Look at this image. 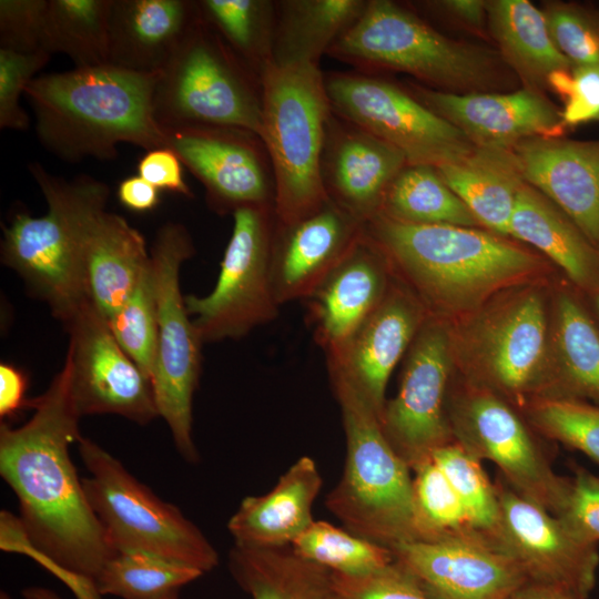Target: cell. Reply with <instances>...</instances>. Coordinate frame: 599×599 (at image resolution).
<instances>
[{"mask_svg":"<svg viewBox=\"0 0 599 599\" xmlns=\"http://www.w3.org/2000/svg\"><path fill=\"white\" fill-rule=\"evenodd\" d=\"M30 407L34 413L22 426L0 425V474L20 509V519L1 525L0 548L30 556L82 599L116 551L70 456V446L82 436L67 357Z\"/></svg>","mask_w":599,"mask_h":599,"instance_id":"6da1fadb","label":"cell"},{"mask_svg":"<svg viewBox=\"0 0 599 599\" xmlns=\"http://www.w3.org/2000/svg\"><path fill=\"white\" fill-rule=\"evenodd\" d=\"M366 235L430 316L460 319L512 286L562 275L534 248L483 227L409 224L376 215Z\"/></svg>","mask_w":599,"mask_h":599,"instance_id":"7a4b0ae2","label":"cell"},{"mask_svg":"<svg viewBox=\"0 0 599 599\" xmlns=\"http://www.w3.org/2000/svg\"><path fill=\"white\" fill-rule=\"evenodd\" d=\"M156 75L103 64L35 77L24 97L39 142L70 163L115 159L120 143L164 148L152 106Z\"/></svg>","mask_w":599,"mask_h":599,"instance_id":"3957f363","label":"cell"},{"mask_svg":"<svg viewBox=\"0 0 599 599\" xmlns=\"http://www.w3.org/2000/svg\"><path fill=\"white\" fill-rule=\"evenodd\" d=\"M28 169L48 211L41 216L21 211L11 217L2 227L1 262L67 324L91 303L83 240L92 217L105 210L110 190L89 175L72 180L52 175L38 162L29 163Z\"/></svg>","mask_w":599,"mask_h":599,"instance_id":"277c9868","label":"cell"},{"mask_svg":"<svg viewBox=\"0 0 599 599\" xmlns=\"http://www.w3.org/2000/svg\"><path fill=\"white\" fill-rule=\"evenodd\" d=\"M556 278L507 288L449 323L456 374L519 410L544 396L550 382Z\"/></svg>","mask_w":599,"mask_h":599,"instance_id":"5b68a950","label":"cell"},{"mask_svg":"<svg viewBox=\"0 0 599 599\" xmlns=\"http://www.w3.org/2000/svg\"><path fill=\"white\" fill-rule=\"evenodd\" d=\"M327 53L362 69L404 72L450 93L511 91L518 82L497 50L451 39L389 0L367 1Z\"/></svg>","mask_w":599,"mask_h":599,"instance_id":"8992f818","label":"cell"},{"mask_svg":"<svg viewBox=\"0 0 599 599\" xmlns=\"http://www.w3.org/2000/svg\"><path fill=\"white\" fill-rule=\"evenodd\" d=\"M258 82V138L272 164L275 224L287 226L329 201L322 155L333 110L318 64H278L270 59Z\"/></svg>","mask_w":599,"mask_h":599,"instance_id":"52a82bcc","label":"cell"},{"mask_svg":"<svg viewBox=\"0 0 599 599\" xmlns=\"http://www.w3.org/2000/svg\"><path fill=\"white\" fill-rule=\"evenodd\" d=\"M328 374L342 413L346 458L326 508L346 530L383 546L417 540L412 469L366 397L341 373Z\"/></svg>","mask_w":599,"mask_h":599,"instance_id":"ba28073f","label":"cell"},{"mask_svg":"<svg viewBox=\"0 0 599 599\" xmlns=\"http://www.w3.org/2000/svg\"><path fill=\"white\" fill-rule=\"evenodd\" d=\"M78 449L89 471L82 478L87 498L115 551L151 552L203 573L219 565L216 549L175 505L159 498L92 439L82 436Z\"/></svg>","mask_w":599,"mask_h":599,"instance_id":"9c48e42d","label":"cell"},{"mask_svg":"<svg viewBox=\"0 0 599 599\" xmlns=\"http://www.w3.org/2000/svg\"><path fill=\"white\" fill-rule=\"evenodd\" d=\"M255 80L199 12L156 75L154 119L161 128H234L258 136L262 110Z\"/></svg>","mask_w":599,"mask_h":599,"instance_id":"30bf717a","label":"cell"},{"mask_svg":"<svg viewBox=\"0 0 599 599\" xmlns=\"http://www.w3.org/2000/svg\"><path fill=\"white\" fill-rule=\"evenodd\" d=\"M453 437L480 461L494 463L521 496L558 516L564 509L570 477L557 474L546 439L521 410L497 393L454 374L447 395Z\"/></svg>","mask_w":599,"mask_h":599,"instance_id":"8fae6325","label":"cell"},{"mask_svg":"<svg viewBox=\"0 0 599 599\" xmlns=\"http://www.w3.org/2000/svg\"><path fill=\"white\" fill-rule=\"evenodd\" d=\"M194 254L189 231L180 223L162 225L150 250L158 306V351L151 379L159 416L184 460L195 464L193 396L197 388L202 341L180 290L182 264Z\"/></svg>","mask_w":599,"mask_h":599,"instance_id":"7c38bea8","label":"cell"},{"mask_svg":"<svg viewBox=\"0 0 599 599\" xmlns=\"http://www.w3.org/2000/svg\"><path fill=\"white\" fill-rule=\"evenodd\" d=\"M232 215L214 288L205 296H184L203 344L241 338L274 321L281 307L272 277L273 206H244Z\"/></svg>","mask_w":599,"mask_h":599,"instance_id":"4fadbf2b","label":"cell"},{"mask_svg":"<svg viewBox=\"0 0 599 599\" xmlns=\"http://www.w3.org/2000/svg\"><path fill=\"white\" fill-rule=\"evenodd\" d=\"M325 85L333 112L398 149L408 165L455 162L474 145L407 90L363 73H332Z\"/></svg>","mask_w":599,"mask_h":599,"instance_id":"5bb4252c","label":"cell"},{"mask_svg":"<svg viewBox=\"0 0 599 599\" xmlns=\"http://www.w3.org/2000/svg\"><path fill=\"white\" fill-rule=\"evenodd\" d=\"M454 374L449 322L429 316L404 357L398 392L380 416L388 441L412 471L455 441L446 410Z\"/></svg>","mask_w":599,"mask_h":599,"instance_id":"9a60e30c","label":"cell"},{"mask_svg":"<svg viewBox=\"0 0 599 599\" xmlns=\"http://www.w3.org/2000/svg\"><path fill=\"white\" fill-rule=\"evenodd\" d=\"M494 485L500 508L494 545L517 562L528 581L560 586L588 599L597 581L599 545L576 536L499 473Z\"/></svg>","mask_w":599,"mask_h":599,"instance_id":"2e32d148","label":"cell"},{"mask_svg":"<svg viewBox=\"0 0 599 599\" xmlns=\"http://www.w3.org/2000/svg\"><path fill=\"white\" fill-rule=\"evenodd\" d=\"M64 325L70 334L71 394L81 417L112 414L142 426L159 417L150 379L92 303Z\"/></svg>","mask_w":599,"mask_h":599,"instance_id":"e0dca14e","label":"cell"},{"mask_svg":"<svg viewBox=\"0 0 599 599\" xmlns=\"http://www.w3.org/2000/svg\"><path fill=\"white\" fill-rule=\"evenodd\" d=\"M162 130L165 148L203 184L213 211L233 214L244 206L274 209V182L257 135L221 126Z\"/></svg>","mask_w":599,"mask_h":599,"instance_id":"ac0fdd59","label":"cell"},{"mask_svg":"<svg viewBox=\"0 0 599 599\" xmlns=\"http://www.w3.org/2000/svg\"><path fill=\"white\" fill-rule=\"evenodd\" d=\"M390 549L433 599H509L528 581L512 558L479 535L405 541Z\"/></svg>","mask_w":599,"mask_h":599,"instance_id":"d6986e66","label":"cell"},{"mask_svg":"<svg viewBox=\"0 0 599 599\" xmlns=\"http://www.w3.org/2000/svg\"><path fill=\"white\" fill-rule=\"evenodd\" d=\"M408 92L458 129L476 146L510 150L535 136H565L561 109L546 93L524 88L504 92L450 93L410 83Z\"/></svg>","mask_w":599,"mask_h":599,"instance_id":"ffe728a7","label":"cell"},{"mask_svg":"<svg viewBox=\"0 0 599 599\" xmlns=\"http://www.w3.org/2000/svg\"><path fill=\"white\" fill-rule=\"evenodd\" d=\"M417 296L393 276L378 307L344 348L327 358V368L346 377L379 415L389 377L429 317Z\"/></svg>","mask_w":599,"mask_h":599,"instance_id":"44dd1931","label":"cell"},{"mask_svg":"<svg viewBox=\"0 0 599 599\" xmlns=\"http://www.w3.org/2000/svg\"><path fill=\"white\" fill-rule=\"evenodd\" d=\"M364 224L331 200L287 226L275 224L272 277L280 305L307 301L349 253Z\"/></svg>","mask_w":599,"mask_h":599,"instance_id":"7402d4cb","label":"cell"},{"mask_svg":"<svg viewBox=\"0 0 599 599\" xmlns=\"http://www.w3.org/2000/svg\"><path fill=\"white\" fill-rule=\"evenodd\" d=\"M408 165L393 145L332 113L322 155V177L332 202L365 224L379 212L397 174Z\"/></svg>","mask_w":599,"mask_h":599,"instance_id":"603a6c76","label":"cell"},{"mask_svg":"<svg viewBox=\"0 0 599 599\" xmlns=\"http://www.w3.org/2000/svg\"><path fill=\"white\" fill-rule=\"evenodd\" d=\"M510 150L524 181L565 212L599 250V139L535 136Z\"/></svg>","mask_w":599,"mask_h":599,"instance_id":"cb8c5ba5","label":"cell"},{"mask_svg":"<svg viewBox=\"0 0 599 599\" xmlns=\"http://www.w3.org/2000/svg\"><path fill=\"white\" fill-rule=\"evenodd\" d=\"M393 274L365 231L306 301L308 322L326 359L336 356L384 300Z\"/></svg>","mask_w":599,"mask_h":599,"instance_id":"d4e9b609","label":"cell"},{"mask_svg":"<svg viewBox=\"0 0 599 599\" xmlns=\"http://www.w3.org/2000/svg\"><path fill=\"white\" fill-rule=\"evenodd\" d=\"M197 19L196 1L113 0L108 64L159 73Z\"/></svg>","mask_w":599,"mask_h":599,"instance_id":"484cf974","label":"cell"},{"mask_svg":"<svg viewBox=\"0 0 599 599\" xmlns=\"http://www.w3.org/2000/svg\"><path fill=\"white\" fill-rule=\"evenodd\" d=\"M544 396L599 405V325L564 275L552 285L550 382Z\"/></svg>","mask_w":599,"mask_h":599,"instance_id":"4316f807","label":"cell"},{"mask_svg":"<svg viewBox=\"0 0 599 599\" xmlns=\"http://www.w3.org/2000/svg\"><path fill=\"white\" fill-rule=\"evenodd\" d=\"M322 476L308 456L298 458L272 490L243 498L227 522L234 545L258 548L291 547L314 521L312 507Z\"/></svg>","mask_w":599,"mask_h":599,"instance_id":"83f0119b","label":"cell"},{"mask_svg":"<svg viewBox=\"0 0 599 599\" xmlns=\"http://www.w3.org/2000/svg\"><path fill=\"white\" fill-rule=\"evenodd\" d=\"M509 236L545 256L585 296L599 291V250L542 193L524 183Z\"/></svg>","mask_w":599,"mask_h":599,"instance_id":"f1b7e54d","label":"cell"},{"mask_svg":"<svg viewBox=\"0 0 599 599\" xmlns=\"http://www.w3.org/2000/svg\"><path fill=\"white\" fill-rule=\"evenodd\" d=\"M151 258L143 235L123 216L106 210L90 221L83 261L90 301L109 321L126 302Z\"/></svg>","mask_w":599,"mask_h":599,"instance_id":"f546056e","label":"cell"},{"mask_svg":"<svg viewBox=\"0 0 599 599\" xmlns=\"http://www.w3.org/2000/svg\"><path fill=\"white\" fill-rule=\"evenodd\" d=\"M435 169L483 229L510 237L516 199L526 183L511 150L475 146L461 159Z\"/></svg>","mask_w":599,"mask_h":599,"instance_id":"4dcf8cb0","label":"cell"},{"mask_svg":"<svg viewBox=\"0 0 599 599\" xmlns=\"http://www.w3.org/2000/svg\"><path fill=\"white\" fill-rule=\"evenodd\" d=\"M488 31L524 88L547 91L549 75L571 63L555 45L541 9L527 0H488Z\"/></svg>","mask_w":599,"mask_h":599,"instance_id":"1f68e13d","label":"cell"},{"mask_svg":"<svg viewBox=\"0 0 599 599\" xmlns=\"http://www.w3.org/2000/svg\"><path fill=\"white\" fill-rule=\"evenodd\" d=\"M229 569L252 599H328L332 571L296 555L291 547L234 545Z\"/></svg>","mask_w":599,"mask_h":599,"instance_id":"d6a6232c","label":"cell"},{"mask_svg":"<svg viewBox=\"0 0 599 599\" xmlns=\"http://www.w3.org/2000/svg\"><path fill=\"white\" fill-rule=\"evenodd\" d=\"M367 1L290 0L280 3L271 60L278 64L314 63L359 18Z\"/></svg>","mask_w":599,"mask_h":599,"instance_id":"836d02e7","label":"cell"},{"mask_svg":"<svg viewBox=\"0 0 599 599\" xmlns=\"http://www.w3.org/2000/svg\"><path fill=\"white\" fill-rule=\"evenodd\" d=\"M377 215L423 225L481 227L430 165H406L388 186Z\"/></svg>","mask_w":599,"mask_h":599,"instance_id":"e575fe53","label":"cell"},{"mask_svg":"<svg viewBox=\"0 0 599 599\" xmlns=\"http://www.w3.org/2000/svg\"><path fill=\"white\" fill-rule=\"evenodd\" d=\"M113 0H49L47 49L63 53L75 68L108 64Z\"/></svg>","mask_w":599,"mask_h":599,"instance_id":"d590c367","label":"cell"},{"mask_svg":"<svg viewBox=\"0 0 599 599\" xmlns=\"http://www.w3.org/2000/svg\"><path fill=\"white\" fill-rule=\"evenodd\" d=\"M203 575L196 568L151 552L123 550L105 564L95 583L101 596L166 599Z\"/></svg>","mask_w":599,"mask_h":599,"instance_id":"8d00e7d4","label":"cell"},{"mask_svg":"<svg viewBox=\"0 0 599 599\" xmlns=\"http://www.w3.org/2000/svg\"><path fill=\"white\" fill-rule=\"evenodd\" d=\"M201 18L254 78L271 59V2L261 0L196 1Z\"/></svg>","mask_w":599,"mask_h":599,"instance_id":"74e56055","label":"cell"},{"mask_svg":"<svg viewBox=\"0 0 599 599\" xmlns=\"http://www.w3.org/2000/svg\"><path fill=\"white\" fill-rule=\"evenodd\" d=\"M291 548L302 558L343 575L369 573L395 561L389 547L323 520H314Z\"/></svg>","mask_w":599,"mask_h":599,"instance_id":"f35d334b","label":"cell"},{"mask_svg":"<svg viewBox=\"0 0 599 599\" xmlns=\"http://www.w3.org/2000/svg\"><path fill=\"white\" fill-rule=\"evenodd\" d=\"M413 471L417 540L479 535L473 529L457 493L433 458Z\"/></svg>","mask_w":599,"mask_h":599,"instance_id":"ab89813d","label":"cell"},{"mask_svg":"<svg viewBox=\"0 0 599 599\" xmlns=\"http://www.w3.org/2000/svg\"><path fill=\"white\" fill-rule=\"evenodd\" d=\"M521 413L546 440L560 443L599 464V405L542 396L530 399Z\"/></svg>","mask_w":599,"mask_h":599,"instance_id":"60d3db41","label":"cell"},{"mask_svg":"<svg viewBox=\"0 0 599 599\" xmlns=\"http://www.w3.org/2000/svg\"><path fill=\"white\" fill-rule=\"evenodd\" d=\"M460 498L473 529L494 544L500 508L495 489L481 461L458 443L447 444L432 455Z\"/></svg>","mask_w":599,"mask_h":599,"instance_id":"b9f144b4","label":"cell"},{"mask_svg":"<svg viewBox=\"0 0 599 599\" xmlns=\"http://www.w3.org/2000/svg\"><path fill=\"white\" fill-rule=\"evenodd\" d=\"M106 323L121 348L151 382L158 351V306L151 258L126 302Z\"/></svg>","mask_w":599,"mask_h":599,"instance_id":"7bdbcfd3","label":"cell"},{"mask_svg":"<svg viewBox=\"0 0 599 599\" xmlns=\"http://www.w3.org/2000/svg\"><path fill=\"white\" fill-rule=\"evenodd\" d=\"M541 11L555 45L572 67L599 64V6L546 1Z\"/></svg>","mask_w":599,"mask_h":599,"instance_id":"ee69618b","label":"cell"},{"mask_svg":"<svg viewBox=\"0 0 599 599\" xmlns=\"http://www.w3.org/2000/svg\"><path fill=\"white\" fill-rule=\"evenodd\" d=\"M328 599H433L395 561L364 575L332 572Z\"/></svg>","mask_w":599,"mask_h":599,"instance_id":"f6af8a7d","label":"cell"},{"mask_svg":"<svg viewBox=\"0 0 599 599\" xmlns=\"http://www.w3.org/2000/svg\"><path fill=\"white\" fill-rule=\"evenodd\" d=\"M51 54L19 53L0 49V128L24 131L30 125L20 98L35 74L50 61Z\"/></svg>","mask_w":599,"mask_h":599,"instance_id":"bcb514c9","label":"cell"},{"mask_svg":"<svg viewBox=\"0 0 599 599\" xmlns=\"http://www.w3.org/2000/svg\"><path fill=\"white\" fill-rule=\"evenodd\" d=\"M48 2L49 0H1L0 49L28 54L49 53Z\"/></svg>","mask_w":599,"mask_h":599,"instance_id":"7dc6e473","label":"cell"},{"mask_svg":"<svg viewBox=\"0 0 599 599\" xmlns=\"http://www.w3.org/2000/svg\"><path fill=\"white\" fill-rule=\"evenodd\" d=\"M567 502L557 516L576 536L599 545V476L572 465Z\"/></svg>","mask_w":599,"mask_h":599,"instance_id":"c3c4849f","label":"cell"},{"mask_svg":"<svg viewBox=\"0 0 599 599\" xmlns=\"http://www.w3.org/2000/svg\"><path fill=\"white\" fill-rule=\"evenodd\" d=\"M565 129L599 121V64L572 67L568 90L561 100Z\"/></svg>","mask_w":599,"mask_h":599,"instance_id":"681fc988","label":"cell"},{"mask_svg":"<svg viewBox=\"0 0 599 599\" xmlns=\"http://www.w3.org/2000/svg\"><path fill=\"white\" fill-rule=\"evenodd\" d=\"M182 165L176 153L164 146L146 151L139 160L136 170L138 175L158 190L192 197L193 193L184 180Z\"/></svg>","mask_w":599,"mask_h":599,"instance_id":"f907efd6","label":"cell"},{"mask_svg":"<svg viewBox=\"0 0 599 599\" xmlns=\"http://www.w3.org/2000/svg\"><path fill=\"white\" fill-rule=\"evenodd\" d=\"M430 11L461 29L483 38L488 31L487 1L485 0H437L424 2Z\"/></svg>","mask_w":599,"mask_h":599,"instance_id":"816d5d0a","label":"cell"},{"mask_svg":"<svg viewBox=\"0 0 599 599\" xmlns=\"http://www.w3.org/2000/svg\"><path fill=\"white\" fill-rule=\"evenodd\" d=\"M28 379L22 369L9 363L0 364V417H13L31 402L26 399Z\"/></svg>","mask_w":599,"mask_h":599,"instance_id":"f5cc1de1","label":"cell"},{"mask_svg":"<svg viewBox=\"0 0 599 599\" xmlns=\"http://www.w3.org/2000/svg\"><path fill=\"white\" fill-rule=\"evenodd\" d=\"M116 194L121 204L134 212L151 211L160 202V190L140 175L122 180Z\"/></svg>","mask_w":599,"mask_h":599,"instance_id":"db71d44e","label":"cell"},{"mask_svg":"<svg viewBox=\"0 0 599 599\" xmlns=\"http://www.w3.org/2000/svg\"><path fill=\"white\" fill-rule=\"evenodd\" d=\"M509 599H586L578 593L555 585L527 581Z\"/></svg>","mask_w":599,"mask_h":599,"instance_id":"11a10c76","label":"cell"},{"mask_svg":"<svg viewBox=\"0 0 599 599\" xmlns=\"http://www.w3.org/2000/svg\"><path fill=\"white\" fill-rule=\"evenodd\" d=\"M21 596L23 597V599H62L53 590L45 587H39V586H31V587L24 588L21 592ZM177 597L179 595H174L166 599H177Z\"/></svg>","mask_w":599,"mask_h":599,"instance_id":"9f6ffc18","label":"cell"},{"mask_svg":"<svg viewBox=\"0 0 599 599\" xmlns=\"http://www.w3.org/2000/svg\"><path fill=\"white\" fill-rule=\"evenodd\" d=\"M585 296V295H583ZM588 306L599 325V291L585 296Z\"/></svg>","mask_w":599,"mask_h":599,"instance_id":"6f0895ef","label":"cell"},{"mask_svg":"<svg viewBox=\"0 0 599 599\" xmlns=\"http://www.w3.org/2000/svg\"><path fill=\"white\" fill-rule=\"evenodd\" d=\"M0 599H11V597L7 591L1 590Z\"/></svg>","mask_w":599,"mask_h":599,"instance_id":"680465c9","label":"cell"}]
</instances>
